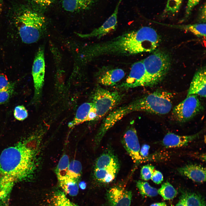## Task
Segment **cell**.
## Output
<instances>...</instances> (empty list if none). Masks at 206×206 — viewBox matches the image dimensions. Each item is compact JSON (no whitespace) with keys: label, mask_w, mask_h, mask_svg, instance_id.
I'll list each match as a JSON object with an SVG mask.
<instances>
[{"label":"cell","mask_w":206,"mask_h":206,"mask_svg":"<svg viewBox=\"0 0 206 206\" xmlns=\"http://www.w3.org/2000/svg\"><path fill=\"white\" fill-rule=\"evenodd\" d=\"M159 37L153 28L144 26L125 33L107 41L94 43L85 50L86 60L106 55L129 56L155 50Z\"/></svg>","instance_id":"cell-1"},{"label":"cell","mask_w":206,"mask_h":206,"mask_svg":"<svg viewBox=\"0 0 206 206\" xmlns=\"http://www.w3.org/2000/svg\"><path fill=\"white\" fill-rule=\"evenodd\" d=\"M35 139L30 137L4 149L0 155V176L15 182L27 180L34 173L37 149Z\"/></svg>","instance_id":"cell-2"},{"label":"cell","mask_w":206,"mask_h":206,"mask_svg":"<svg viewBox=\"0 0 206 206\" xmlns=\"http://www.w3.org/2000/svg\"><path fill=\"white\" fill-rule=\"evenodd\" d=\"M173 97V94L169 92L156 91L120 107L119 111L123 116L134 111L144 112L156 114H166L171 110Z\"/></svg>","instance_id":"cell-3"},{"label":"cell","mask_w":206,"mask_h":206,"mask_svg":"<svg viewBox=\"0 0 206 206\" xmlns=\"http://www.w3.org/2000/svg\"><path fill=\"white\" fill-rule=\"evenodd\" d=\"M45 21L43 16L31 9L24 8L19 10L15 21L22 41L31 44L38 41L43 33Z\"/></svg>","instance_id":"cell-4"},{"label":"cell","mask_w":206,"mask_h":206,"mask_svg":"<svg viewBox=\"0 0 206 206\" xmlns=\"http://www.w3.org/2000/svg\"><path fill=\"white\" fill-rule=\"evenodd\" d=\"M142 61L148 86H153L161 81L167 74L171 64L169 56L161 50L155 51Z\"/></svg>","instance_id":"cell-5"},{"label":"cell","mask_w":206,"mask_h":206,"mask_svg":"<svg viewBox=\"0 0 206 206\" xmlns=\"http://www.w3.org/2000/svg\"><path fill=\"white\" fill-rule=\"evenodd\" d=\"M123 95L117 91H111L98 88L95 90L92 103L97 114L95 120H98L118 104Z\"/></svg>","instance_id":"cell-6"},{"label":"cell","mask_w":206,"mask_h":206,"mask_svg":"<svg viewBox=\"0 0 206 206\" xmlns=\"http://www.w3.org/2000/svg\"><path fill=\"white\" fill-rule=\"evenodd\" d=\"M203 108L197 95H191L174 108L172 114L177 121L184 122L195 116Z\"/></svg>","instance_id":"cell-7"},{"label":"cell","mask_w":206,"mask_h":206,"mask_svg":"<svg viewBox=\"0 0 206 206\" xmlns=\"http://www.w3.org/2000/svg\"><path fill=\"white\" fill-rule=\"evenodd\" d=\"M45 64L44 49L40 47L34 58L32 68V74L34 87L33 101L37 102L40 100L44 82Z\"/></svg>","instance_id":"cell-8"},{"label":"cell","mask_w":206,"mask_h":206,"mask_svg":"<svg viewBox=\"0 0 206 206\" xmlns=\"http://www.w3.org/2000/svg\"><path fill=\"white\" fill-rule=\"evenodd\" d=\"M146 86H148V84L144 66L142 60L135 62L132 65L128 77L119 87L122 89H128Z\"/></svg>","instance_id":"cell-9"},{"label":"cell","mask_w":206,"mask_h":206,"mask_svg":"<svg viewBox=\"0 0 206 206\" xmlns=\"http://www.w3.org/2000/svg\"><path fill=\"white\" fill-rule=\"evenodd\" d=\"M122 144L135 163H138L143 158L140 154V146L137 132L131 127L125 132L122 139Z\"/></svg>","instance_id":"cell-10"},{"label":"cell","mask_w":206,"mask_h":206,"mask_svg":"<svg viewBox=\"0 0 206 206\" xmlns=\"http://www.w3.org/2000/svg\"><path fill=\"white\" fill-rule=\"evenodd\" d=\"M122 0H119L112 14L100 27L91 32L85 34H79V36L84 38L96 37L98 38L105 35L114 30L117 24L118 15L120 3Z\"/></svg>","instance_id":"cell-11"},{"label":"cell","mask_w":206,"mask_h":206,"mask_svg":"<svg viewBox=\"0 0 206 206\" xmlns=\"http://www.w3.org/2000/svg\"><path fill=\"white\" fill-rule=\"evenodd\" d=\"M106 196L110 206H130L132 195L131 191L116 186L108 191Z\"/></svg>","instance_id":"cell-12"},{"label":"cell","mask_w":206,"mask_h":206,"mask_svg":"<svg viewBox=\"0 0 206 206\" xmlns=\"http://www.w3.org/2000/svg\"><path fill=\"white\" fill-rule=\"evenodd\" d=\"M206 68L203 67L195 74L188 90L187 96L194 94L206 97Z\"/></svg>","instance_id":"cell-13"},{"label":"cell","mask_w":206,"mask_h":206,"mask_svg":"<svg viewBox=\"0 0 206 206\" xmlns=\"http://www.w3.org/2000/svg\"><path fill=\"white\" fill-rule=\"evenodd\" d=\"M200 133L189 136H180L173 133H167L162 140L163 145L167 148L179 147L187 145L196 139Z\"/></svg>","instance_id":"cell-14"},{"label":"cell","mask_w":206,"mask_h":206,"mask_svg":"<svg viewBox=\"0 0 206 206\" xmlns=\"http://www.w3.org/2000/svg\"><path fill=\"white\" fill-rule=\"evenodd\" d=\"M178 172L193 181L197 182H203L206 181V169L199 165H189L179 168Z\"/></svg>","instance_id":"cell-15"},{"label":"cell","mask_w":206,"mask_h":206,"mask_svg":"<svg viewBox=\"0 0 206 206\" xmlns=\"http://www.w3.org/2000/svg\"><path fill=\"white\" fill-rule=\"evenodd\" d=\"M125 75L124 71L120 68L107 70L100 75L98 82L105 86H113L122 79Z\"/></svg>","instance_id":"cell-16"},{"label":"cell","mask_w":206,"mask_h":206,"mask_svg":"<svg viewBox=\"0 0 206 206\" xmlns=\"http://www.w3.org/2000/svg\"><path fill=\"white\" fill-rule=\"evenodd\" d=\"M120 166L118 159L111 150L105 151L97 159L94 169H106Z\"/></svg>","instance_id":"cell-17"},{"label":"cell","mask_w":206,"mask_h":206,"mask_svg":"<svg viewBox=\"0 0 206 206\" xmlns=\"http://www.w3.org/2000/svg\"><path fill=\"white\" fill-rule=\"evenodd\" d=\"M97 0H62V5L66 11L74 12L89 9Z\"/></svg>","instance_id":"cell-18"},{"label":"cell","mask_w":206,"mask_h":206,"mask_svg":"<svg viewBox=\"0 0 206 206\" xmlns=\"http://www.w3.org/2000/svg\"><path fill=\"white\" fill-rule=\"evenodd\" d=\"M93 106L92 102H86L78 108L73 120L68 124L69 127L72 128L79 124L88 121L90 111Z\"/></svg>","instance_id":"cell-19"},{"label":"cell","mask_w":206,"mask_h":206,"mask_svg":"<svg viewBox=\"0 0 206 206\" xmlns=\"http://www.w3.org/2000/svg\"><path fill=\"white\" fill-rule=\"evenodd\" d=\"M58 181L65 193L72 196L78 194L79 190L78 181L68 176Z\"/></svg>","instance_id":"cell-20"},{"label":"cell","mask_w":206,"mask_h":206,"mask_svg":"<svg viewBox=\"0 0 206 206\" xmlns=\"http://www.w3.org/2000/svg\"><path fill=\"white\" fill-rule=\"evenodd\" d=\"M183 1V0H167L161 16L168 17L176 15L179 11Z\"/></svg>","instance_id":"cell-21"},{"label":"cell","mask_w":206,"mask_h":206,"mask_svg":"<svg viewBox=\"0 0 206 206\" xmlns=\"http://www.w3.org/2000/svg\"><path fill=\"white\" fill-rule=\"evenodd\" d=\"M181 197L186 206H205L204 198L199 194L187 193Z\"/></svg>","instance_id":"cell-22"},{"label":"cell","mask_w":206,"mask_h":206,"mask_svg":"<svg viewBox=\"0 0 206 206\" xmlns=\"http://www.w3.org/2000/svg\"><path fill=\"white\" fill-rule=\"evenodd\" d=\"M178 27L187 30L199 37H205V23H200L177 26Z\"/></svg>","instance_id":"cell-23"},{"label":"cell","mask_w":206,"mask_h":206,"mask_svg":"<svg viewBox=\"0 0 206 206\" xmlns=\"http://www.w3.org/2000/svg\"><path fill=\"white\" fill-rule=\"evenodd\" d=\"M69 163L68 156L66 154L64 155L60 159L55 170L58 180L67 176Z\"/></svg>","instance_id":"cell-24"},{"label":"cell","mask_w":206,"mask_h":206,"mask_svg":"<svg viewBox=\"0 0 206 206\" xmlns=\"http://www.w3.org/2000/svg\"><path fill=\"white\" fill-rule=\"evenodd\" d=\"M158 193L164 200H170L176 196L177 192L173 186L168 182L164 183L158 190Z\"/></svg>","instance_id":"cell-25"},{"label":"cell","mask_w":206,"mask_h":206,"mask_svg":"<svg viewBox=\"0 0 206 206\" xmlns=\"http://www.w3.org/2000/svg\"><path fill=\"white\" fill-rule=\"evenodd\" d=\"M53 206H79L71 201L64 193L61 191L56 192L52 198Z\"/></svg>","instance_id":"cell-26"},{"label":"cell","mask_w":206,"mask_h":206,"mask_svg":"<svg viewBox=\"0 0 206 206\" xmlns=\"http://www.w3.org/2000/svg\"><path fill=\"white\" fill-rule=\"evenodd\" d=\"M82 169L80 162L74 160L69 163L67 176L78 181L81 175Z\"/></svg>","instance_id":"cell-27"},{"label":"cell","mask_w":206,"mask_h":206,"mask_svg":"<svg viewBox=\"0 0 206 206\" xmlns=\"http://www.w3.org/2000/svg\"><path fill=\"white\" fill-rule=\"evenodd\" d=\"M136 186L140 193L142 195L153 197L158 194L157 189L151 186L146 182L138 181L136 182Z\"/></svg>","instance_id":"cell-28"},{"label":"cell","mask_w":206,"mask_h":206,"mask_svg":"<svg viewBox=\"0 0 206 206\" xmlns=\"http://www.w3.org/2000/svg\"><path fill=\"white\" fill-rule=\"evenodd\" d=\"M15 183L13 179L7 176H0V196L8 194Z\"/></svg>","instance_id":"cell-29"},{"label":"cell","mask_w":206,"mask_h":206,"mask_svg":"<svg viewBox=\"0 0 206 206\" xmlns=\"http://www.w3.org/2000/svg\"><path fill=\"white\" fill-rule=\"evenodd\" d=\"M15 83L13 82L8 88L0 90V104L7 103L15 92Z\"/></svg>","instance_id":"cell-30"},{"label":"cell","mask_w":206,"mask_h":206,"mask_svg":"<svg viewBox=\"0 0 206 206\" xmlns=\"http://www.w3.org/2000/svg\"><path fill=\"white\" fill-rule=\"evenodd\" d=\"M14 116L17 120L23 121L27 117L28 113L27 110L24 106L18 105L16 106L14 108Z\"/></svg>","instance_id":"cell-31"},{"label":"cell","mask_w":206,"mask_h":206,"mask_svg":"<svg viewBox=\"0 0 206 206\" xmlns=\"http://www.w3.org/2000/svg\"><path fill=\"white\" fill-rule=\"evenodd\" d=\"M154 169V167L151 165H147L143 166L140 170L141 179L144 181L151 179Z\"/></svg>","instance_id":"cell-32"},{"label":"cell","mask_w":206,"mask_h":206,"mask_svg":"<svg viewBox=\"0 0 206 206\" xmlns=\"http://www.w3.org/2000/svg\"><path fill=\"white\" fill-rule=\"evenodd\" d=\"M201 0H188L186 5L184 19H187L191 15L194 8L198 4Z\"/></svg>","instance_id":"cell-33"},{"label":"cell","mask_w":206,"mask_h":206,"mask_svg":"<svg viewBox=\"0 0 206 206\" xmlns=\"http://www.w3.org/2000/svg\"><path fill=\"white\" fill-rule=\"evenodd\" d=\"M55 0H31L33 3L41 8H45L50 6Z\"/></svg>","instance_id":"cell-34"},{"label":"cell","mask_w":206,"mask_h":206,"mask_svg":"<svg viewBox=\"0 0 206 206\" xmlns=\"http://www.w3.org/2000/svg\"><path fill=\"white\" fill-rule=\"evenodd\" d=\"M12 83L9 81L6 75L3 73H0V90L8 88Z\"/></svg>","instance_id":"cell-35"},{"label":"cell","mask_w":206,"mask_h":206,"mask_svg":"<svg viewBox=\"0 0 206 206\" xmlns=\"http://www.w3.org/2000/svg\"><path fill=\"white\" fill-rule=\"evenodd\" d=\"M163 179V176L161 172L156 170L154 171L151 179L154 183L160 184L161 183Z\"/></svg>","instance_id":"cell-36"},{"label":"cell","mask_w":206,"mask_h":206,"mask_svg":"<svg viewBox=\"0 0 206 206\" xmlns=\"http://www.w3.org/2000/svg\"><path fill=\"white\" fill-rule=\"evenodd\" d=\"M199 18L203 23H205L206 20V5L205 4L202 6L200 9L199 14Z\"/></svg>","instance_id":"cell-37"},{"label":"cell","mask_w":206,"mask_h":206,"mask_svg":"<svg viewBox=\"0 0 206 206\" xmlns=\"http://www.w3.org/2000/svg\"><path fill=\"white\" fill-rule=\"evenodd\" d=\"M150 148L148 144L143 145L140 150V156L142 158L147 157L148 155Z\"/></svg>","instance_id":"cell-38"},{"label":"cell","mask_w":206,"mask_h":206,"mask_svg":"<svg viewBox=\"0 0 206 206\" xmlns=\"http://www.w3.org/2000/svg\"><path fill=\"white\" fill-rule=\"evenodd\" d=\"M175 206H186L184 203V200L182 197L179 200V202Z\"/></svg>","instance_id":"cell-39"},{"label":"cell","mask_w":206,"mask_h":206,"mask_svg":"<svg viewBox=\"0 0 206 206\" xmlns=\"http://www.w3.org/2000/svg\"><path fill=\"white\" fill-rule=\"evenodd\" d=\"M150 206H167L165 202H160L153 203Z\"/></svg>","instance_id":"cell-40"},{"label":"cell","mask_w":206,"mask_h":206,"mask_svg":"<svg viewBox=\"0 0 206 206\" xmlns=\"http://www.w3.org/2000/svg\"><path fill=\"white\" fill-rule=\"evenodd\" d=\"M79 187L82 189H85L86 186V184L84 181H82L79 184Z\"/></svg>","instance_id":"cell-41"},{"label":"cell","mask_w":206,"mask_h":206,"mask_svg":"<svg viewBox=\"0 0 206 206\" xmlns=\"http://www.w3.org/2000/svg\"><path fill=\"white\" fill-rule=\"evenodd\" d=\"M2 0H0V15L2 11Z\"/></svg>","instance_id":"cell-42"}]
</instances>
